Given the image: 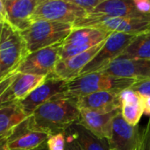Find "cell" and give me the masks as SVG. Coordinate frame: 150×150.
<instances>
[{"label":"cell","mask_w":150,"mask_h":150,"mask_svg":"<svg viewBox=\"0 0 150 150\" xmlns=\"http://www.w3.org/2000/svg\"><path fill=\"white\" fill-rule=\"evenodd\" d=\"M136 80L117 77L100 72L86 74L68 83L67 96L78 98L100 91L120 92L130 88Z\"/></svg>","instance_id":"obj_4"},{"label":"cell","mask_w":150,"mask_h":150,"mask_svg":"<svg viewBox=\"0 0 150 150\" xmlns=\"http://www.w3.org/2000/svg\"><path fill=\"white\" fill-rule=\"evenodd\" d=\"M7 22V14L4 4V1L0 0V24H5Z\"/></svg>","instance_id":"obj_32"},{"label":"cell","mask_w":150,"mask_h":150,"mask_svg":"<svg viewBox=\"0 0 150 150\" xmlns=\"http://www.w3.org/2000/svg\"><path fill=\"white\" fill-rule=\"evenodd\" d=\"M100 73L136 81L150 78V61L117 58Z\"/></svg>","instance_id":"obj_14"},{"label":"cell","mask_w":150,"mask_h":150,"mask_svg":"<svg viewBox=\"0 0 150 150\" xmlns=\"http://www.w3.org/2000/svg\"><path fill=\"white\" fill-rule=\"evenodd\" d=\"M49 134L30 128L27 118L18 125L6 139L8 150H33L44 144Z\"/></svg>","instance_id":"obj_15"},{"label":"cell","mask_w":150,"mask_h":150,"mask_svg":"<svg viewBox=\"0 0 150 150\" xmlns=\"http://www.w3.org/2000/svg\"><path fill=\"white\" fill-rule=\"evenodd\" d=\"M69 129L82 150H110L107 140L97 137L81 124L75 123Z\"/></svg>","instance_id":"obj_21"},{"label":"cell","mask_w":150,"mask_h":150,"mask_svg":"<svg viewBox=\"0 0 150 150\" xmlns=\"http://www.w3.org/2000/svg\"><path fill=\"white\" fill-rule=\"evenodd\" d=\"M65 138H66L65 150H82L81 147L76 141V139L69 128L65 132Z\"/></svg>","instance_id":"obj_29"},{"label":"cell","mask_w":150,"mask_h":150,"mask_svg":"<svg viewBox=\"0 0 150 150\" xmlns=\"http://www.w3.org/2000/svg\"><path fill=\"white\" fill-rule=\"evenodd\" d=\"M74 27L94 28L110 33H123L138 34L150 29V16L142 18H121L91 14L76 23Z\"/></svg>","instance_id":"obj_5"},{"label":"cell","mask_w":150,"mask_h":150,"mask_svg":"<svg viewBox=\"0 0 150 150\" xmlns=\"http://www.w3.org/2000/svg\"><path fill=\"white\" fill-rule=\"evenodd\" d=\"M91 14L121 18L149 17L138 12L133 0H102Z\"/></svg>","instance_id":"obj_19"},{"label":"cell","mask_w":150,"mask_h":150,"mask_svg":"<svg viewBox=\"0 0 150 150\" xmlns=\"http://www.w3.org/2000/svg\"><path fill=\"white\" fill-rule=\"evenodd\" d=\"M44 143V144H42L41 146H40V147H38L37 149H33V150H48L47 149V143Z\"/></svg>","instance_id":"obj_34"},{"label":"cell","mask_w":150,"mask_h":150,"mask_svg":"<svg viewBox=\"0 0 150 150\" xmlns=\"http://www.w3.org/2000/svg\"><path fill=\"white\" fill-rule=\"evenodd\" d=\"M47 76L16 72L0 83V107L19 104L39 87Z\"/></svg>","instance_id":"obj_7"},{"label":"cell","mask_w":150,"mask_h":150,"mask_svg":"<svg viewBox=\"0 0 150 150\" xmlns=\"http://www.w3.org/2000/svg\"><path fill=\"white\" fill-rule=\"evenodd\" d=\"M119 93L113 91H100L74 98H76L78 109L106 113L120 109L121 105L119 99Z\"/></svg>","instance_id":"obj_18"},{"label":"cell","mask_w":150,"mask_h":150,"mask_svg":"<svg viewBox=\"0 0 150 150\" xmlns=\"http://www.w3.org/2000/svg\"><path fill=\"white\" fill-rule=\"evenodd\" d=\"M88 12L71 0H40L33 20H48L74 25L86 18Z\"/></svg>","instance_id":"obj_6"},{"label":"cell","mask_w":150,"mask_h":150,"mask_svg":"<svg viewBox=\"0 0 150 150\" xmlns=\"http://www.w3.org/2000/svg\"><path fill=\"white\" fill-rule=\"evenodd\" d=\"M62 42L30 53L18 67L17 72L40 76L54 74L57 62L61 60L60 53Z\"/></svg>","instance_id":"obj_9"},{"label":"cell","mask_w":150,"mask_h":150,"mask_svg":"<svg viewBox=\"0 0 150 150\" xmlns=\"http://www.w3.org/2000/svg\"><path fill=\"white\" fill-rule=\"evenodd\" d=\"M0 150H8L6 147V140L0 142Z\"/></svg>","instance_id":"obj_33"},{"label":"cell","mask_w":150,"mask_h":150,"mask_svg":"<svg viewBox=\"0 0 150 150\" xmlns=\"http://www.w3.org/2000/svg\"><path fill=\"white\" fill-rule=\"evenodd\" d=\"M79 112L80 119L77 123L81 124L97 137L108 141L112 136L114 118L120 112V109L106 113L85 109H79Z\"/></svg>","instance_id":"obj_17"},{"label":"cell","mask_w":150,"mask_h":150,"mask_svg":"<svg viewBox=\"0 0 150 150\" xmlns=\"http://www.w3.org/2000/svg\"><path fill=\"white\" fill-rule=\"evenodd\" d=\"M120 105L127 104H142V96L131 88L123 90L119 93Z\"/></svg>","instance_id":"obj_24"},{"label":"cell","mask_w":150,"mask_h":150,"mask_svg":"<svg viewBox=\"0 0 150 150\" xmlns=\"http://www.w3.org/2000/svg\"><path fill=\"white\" fill-rule=\"evenodd\" d=\"M139 150H150V117L146 127L142 131L141 145Z\"/></svg>","instance_id":"obj_28"},{"label":"cell","mask_w":150,"mask_h":150,"mask_svg":"<svg viewBox=\"0 0 150 150\" xmlns=\"http://www.w3.org/2000/svg\"><path fill=\"white\" fill-rule=\"evenodd\" d=\"M105 41L96 45L89 50L79 54L60 60L54 69V76L65 82H70L78 77L83 68L92 60L100 50Z\"/></svg>","instance_id":"obj_16"},{"label":"cell","mask_w":150,"mask_h":150,"mask_svg":"<svg viewBox=\"0 0 150 150\" xmlns=\"http://www.w3.org/2000/svg\"><path fill=\"white\" fill-rule=\"evenodd\" d=\"M119 58L150 61V29L138 33Z\"/></svg>","instance_id":"obj_22"},{"label":"cell","mask_w":150,"mask_h":150,"mask_svg":"<svg viewBox=\"0 0 150 150\" xmlns=\"http://www.w3.org/2000/svg\"><path fill=\"white\" fill-rule=\"evenodd\" d=\"M137 34L112 33L105 40L102 47L83 68L80 76L99 72L112 62L119 58Z\"/></svg>","instance_id":"obj_8"},{"label":"cell","mask_w":150,"mask_h":150,"mask_svg":"<svg viewBox=\"0 0 150 150\" xmlns=\"http://www.w3.org/2000/svg\"><path fill=\"white\" fill-rule=\"evenodd\" d=\"M40 0H4L7 23L19 33L34 22L33 16Z\"/></svg>","instance_id":"obj_13"},{"label":"cell","mask_w":150,"mask_h":150,"mask_svg":"<svg viewBox=\"0 0 150 150\" xmlns=\"http://www.w3.org/2000/svg\"><path fill=\"white\" fill-rule=\"evenodd\" d=\"M80 112L76 98L66 94L56 97L38 107L27 117L31 129L49 135L65 133L72 125L77 123Z\"/></svg>","instance_id":"obj_1"},{"label":"cell","mask_w":150,"mask_h":150,"mask_svg":"<svg viewBox=\"0 0 150 150\" xmlns=\"http://www.w3.org/2000/svg\"><path fill=\"white\" fill-rule=\"evenodd\" d=\"M110 150H115V149H110Z\"/></svg>","instance_id":"obj_36"},{"label":"cell","mask_w":150,"mask_h":150,"mask_svg":"<svg viewBox=\"0 0 150 150\" xmlns=\"http://www.w3.org/2000/svg\"><path fill=\"white\" fill-rule=\"evenodd\" d=\"M46 143L48 150H65V145H66L65 133H60V134L49 135Z\"/></svg>","instance_id":"obj_25"},{"label":"cell","mask_w":150,"mask_h":150,"mask_svg":"<svg viewBox=\"0 0 150 150\" xmlns=\"http://www.w3.org/2000/svg\"><path fill=\"white\" fill-rule=\"evenodd\" d=\"M19 104L0 107V142L6 140L13 129L26 119Z\"/></svg>","instance_id":"obj_20"},{"label":"cell","mask_w":150,"mask_h":150,"mask_svg":"<svg viewBox=\"0 0 150 150\" xmlns=\"http://www.w3.org/2000/svg\"><path fill=\"white\" fill-rule=\"evenodd\" d=\"M120 113L125 120L131 126H138L142 115L143 110L142 104H127L120 107Z\"/></svg>","instance_id":"obj_23"},{"label":"cell","mask_w":150,"mask_h":150,"mask_svg":"<svg viewBox=\"0 0 150 150\" xmlns=\"http://www.w3.org/2000/svg\"><path fill=\"white\" fill-rule=\"evenodd\" d=\"M130 88L142 97H150V78L136 81Z\"/></svg>","instance_id":"obj_26"},{"label":"cell","mask_w":150,"mask_h":150,"mask_svg":"<svg viewBox=\"0 0 150 150\" xmlns=\"http://www.w3.org/2000/svg\"><path fill=\"white\" fill-rule=\"evenodd\" d=\"M141 135L139 126L129 125L120 112L114 118L112 136L108 140L110 149L139 150Z\"/></svg>","instance_id":"obj_12"},{"label":"cell","mask_w":150,"mask_h":150,"mask_svg":"<svg viewBox=\"0 0 150 150\" xmlns=\"http://www.w3.org/2000/svg\"><path fill=\"white\" fill-rule=\"evenodd\" d=\"M28 54L21 33L8 23L4 24L0 39V83L16 73Z\"/></svg>","instance_id":"obj_3"},{"label":"cell","mask_w":150,"mask_h":150,"mask_svg":"<svg viewBox=\"0 0 150 150\" xmlns=\"http://www.w3.org/2000/svg\"><path fill=\"white\" fill-rule=\"evenodd\" d=\"M73 28L74 26L71 24L36 20L29 28L20 33L30 54L62 42L69 35Z\"/></svg>","instance_id":"obj_2"},{"label":"cell","mask_w":150,"mask_h":150,"mask_svg":"<svg viewBox=\"0 0 150 150\" xmlns=\"http://www.w3.org/2000/svg\"><path fill=\"white\" fill-rule=\"evenodd\" d=\"M67 91L68 82L51 75L47 76L46 80L39 87L21 101L19 105L26 117H29L38 107L56 97L67 94Z\"/></svg>","instance_id":"obj_11"},{"label":"cell","mask_w":150,"mask_h":150,"mask_svg":"<svg viewBox=\"0 0 150 150\" xmlns=\"http://www.w3.org/2000/svg\"><path fill=\"white\" fill-rule=\"evenodd\" d=\"M3 25H4V24H0V39H1V34H2V29H3Z\"/></svg>","instance_id":"obj_35"},{"label":"cell","mask_w":150,"mask_h":150,"mask_svg":"<svg viewBox=\"0 0 150 150\" xmlns=\"http://www.w3.org/2000/svg\"><path fill=\"white\" fill-rule=\"evenodd\" d=\"M110 33L103 30L85 27H74L69 35L62 41L61 60L83 53L96 45L105 41Z\"/></svg>","instance_id":"obj_10"},{"label":"cell","mask_w":150,"mask_h":150,"mask_svg":"<svg viewBox=\"0 0 150 150\" xmlns=\"http://www.w3.org/2000/svg\"><path fill=\"white\" fill-rule=\"evenodd\" d=\"M75 4L78 5L90 15L95 10V8L102 2V0H71Z\"/></svg>","instance_id":"obj_27"},{"label":"cell","mask_w":150,"mask_h":150,"mask_svg":"<svg viewBox=\"0 0 150 150\" xmlns=\"http://www.w3.org/2000/svg\"><path fill=\"white\" fill-rule=\"evenodd\" d=\"M143 114L150 117V97H142Z\"/></svg>","instance_id":"obj_31"},{"label":"cell","mask_w":150,"mask_h":150,"mask_svg":"<svg viewBox=\"0 0 150 150\" xmlns=\"http://www.w3.org/2000/svg\"><path fill=\"white\" fill-rule=\"evenodd\" d=\"M139 13L143 16H150V0H133Z\"/></svg>","instance_id":"obj_30"}]
</instances>
